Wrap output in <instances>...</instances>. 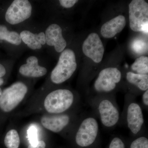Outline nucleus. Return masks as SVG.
I'll return each instance as SVG.
<instances>
[{"label": "nucleus", "instance_id": "nucleus-1", "mask_svg": "<svg viewBox=\"0 0 148 148\" xmlns=\"http://www.w3.org/2000/svg\"><path fill=\"white\" fill-rule=\"evenodd\" d=\"M86 101L103 128L112 130L119 125L121 113L114 95L92 96Z\"/></svg>", "mask_w": 148, "mask_h": 148}, {"label": "nucleus", "instance_id": "nucleus-2", "mask_svg": "<svg viewBox=\"0 0 148 148\" xmlns=\"http://www.w3.org/2000/svg\"><path fill=\"white\" fill-rule=\"evenodd\" d=\"M135 97L130 94L125 97L119 123L126 126L133 137L146 134L143 109Z\"/></svg>", "mask_w": 148, "mask_h": 148}, {"label": "nucleus", "instance_id": "nucleus-3", "mask_svg": "<svg viewBox=\"0 0 148 148\" xmlns=\"http://www.w3.org/2000/svg\"><path fill=\"white\" fill-rule=\"evenodd\" d=\"M73 92L67 89H58L50 92L46 97L44 107L49 113L58 114L65 113L75 103Z\"/></svg>", "mask_w": 148, "mask_h": 148}, {"label": "nucleus", "instance_id": "nucleus-4", "mask_svg": "<svg viewBox=\"0 0 148 148\" xmlns=\"http://www.w3.org/2000/svg\"><path fill=\"white\" fill-rule=\"evenodd\" d=\"M77 68L75 55L72 49H65L61 52L57 65L51 72V79L55 84L63 83L69 79Z\"/></svg>", "mask_w": 148, "mask_h": 148}, {"label": "nucleus", "instance_id": "nucleus-5", "mask_svg": "<svg viewBox=\"0 0 148 148\" xmlns=\"http://www.w3.org/2000/svg\"><path fill=\"white\" fill-rule=\"evenodd\" d=\"M121 72L116 68L109 67L100 72L94 81L93 89L95 95H112L121 82Z\"/></svg>", "mask_w": 148, "mask_h": 148}, {"label": "nucleus", "instance_id": "nucleus-6", "mask_svg": "<svg viewBox=\"0 0 148 148\" xmlns=\"http://www.w3.org/2000/svg\"><path fill=\"white\" fill-rule=\"evenodd\" d=\"M130 27L135 32L148 33V4L144 0H133L129 5Z\"/></svg>", "mask_w": 148, "mask_h": 148}, {"label": "nucleus", "instance_id": "nucleus-7", "mask_svg": "<svg viewBox=\"0 0 148 148\" xmlns=\"http://www.w3.org/2000/svg\"><path fill=\"white\" fill-rule=\"evenodd\" d=\"M28 92V88L23 83L17 82L5 88L0 96V109L9 112L17 107Z\"/></svg>", "mask_w": 148, "mask_h": 148}, {"label": "nucleus", "instance_id": "nucleus-8", "mask_svg": "<svg viewBox=\"0 0 148 148\" xmlns=\"http://www.w3.org/2000/svg\"><path fill=\"white\" fill-rule=\"evenodd\" d=\"M32 10V5L29 1H14L6 12V21L12 25L19 24L31 16Z\"/></svg>", "mask_w": 148, "mask_h": 148}, {"label": "nucleus", "instance_id": "nucleus-9", "mask_svg": "<svg viewBox=\"0 0 148 148\" xmlns=\"http://www.w3.org/2000/svg\"><path fill=\"white\" fill-rule=\"evenodd\" d=\"M82 50L85 55L95 63L102 61L105 51L101 38L95 33L90 34L85 40L83 44Z\"/></svg>", "mask_w": 148, "mask_h": 148}, {"label": "nucleus", "instance_id": "nucleus-10", "mask_svg": "<svg viewBox=\"0 0 148 148\" xmlns=\"http://www.w3.org/2000/svg\"><path fill=\"white\" fill-rule=\"evenodd\" d=\"M71 116L64 113L44 116L41 119V122L44 127L55 133H59L71 124Z\"/></svg>", "mask_w": 148, "mask_h": 148}, {"label": "nucleus", "instance_id": "nucleus-11", "mask_svg": "<svg viewBox=\"0 0 148 148\" xmlns=\"http://www.w3.org/2000/svg\"><path fill=\"white\" fill-rule=\"evenodd\" d=\"M46 43L50 46H54L55 50L58 53L64 50L67 42L63 36L62 29L57 24L49 25L45 33Z\"/></svg>", "mask_w": 148, "mask_h": 148}, {"label": "nucleus", "instance_id": "nucleus-12", "mask_svg": "<svg viewBox=\"0 0 148 148\" xmlns=\"http://www.w3.org/2000/svg\"><path fill=\"white\" fill-rule=\"evenodd\" d=\"M20 74L24 76L30 77H40L45 75L47 70L38 65V58L31 56L27 58V64L22 65L19 69Z\"/></svg>", "mask_w": 148, "mask_h": 148}, {"label": "nucleus", "instance_id": "nucleus-13", "mask_svg": "<svg viewBox=\"0 0 148 148\" xmlns=\"http://www.w3.org/2000/svg\"><path fill=\"white\" fill-rule=\"evenodd\" d=\"M126 25L124 16L119 15L112 18L103 24L101 27V34L106 38H110L122 32Z\"/></svg>", "mask_w": 148, "mask_h": 148}, {"label": "nucleus", "instance_id": "nucleus-14", "mask_svg": "<svg viewBox=\"0 0 148 148\" xmlns=\"http://www.w3.org/2000/svg\"><path fill=\"white\" fill-rule=\"evenodd\" d=\"M21 41L33 50L40 49L42 45L46 44L45 34L41 32L38 34H33L27 30H24L20 33Z\"/></svg>", "mask_w": 148, "mask_h": 148}, {"label": "nucleus", "instance_id": "nucleus-15", "mask_svg": "<svg viewBox=\"0 0 148 148\" xmlns=\"http://www.w3.org/2000/svg\"><path fill=\"white\" fill-rule=\"evenodd\" d=\"M126 80L130 85L133 86L137 90L144 92L148 89V75H141L132 72L126 73Z\"/></svg>", "mask_w": 148, "mask_h": 148}, {"label": "nucleus", "instance_id": "nucleus-16", "mask_svg": "<svg viewBox=\"0 0 148 148\" xmlns=\"http://www.w3.org/2000/svg\"><path fill=\"white\" fill-rule=\"evenodd\" d=\"M0 40H4L14 45L21 43L20 35L14 31H9L4 25H0Z\"/></svg>", "mask_w": 148, "mask_h": 148}, {"label": "nucleus", "instance_id": "nucleus-17", "mask_svg": "<svg viewBox=\"0 0 148 148\" xmlns=\"http://www.w3.org/2000/svg\"><path fill=\"white\" fill-rule=\"evenodd\" d=\"M131 69L135 73L148 75V58L142 56L137 58L131 66Z\"/></svg>", "mask_w": 148, "mask_h": 148}, {"label": "nucleus", "instance_id": "nucleus-18", "mask_svg": "<svg viewBox=\"0 0 148 148\" xmlns=\"http://www.w3.org/2000/svg\"><path fill=\"white\" fill-rule=\"evenodd\" d=\"M20 138L18 132L12 129L7 133L4 139V144L8 148H18L20 145Z\"/></svg>", "mask_w": 148, "mask_h": 148}, {"label": "nucleus", "instance_id": "nucleus-19", "mask_svg": "<svg viewBox=\"0 0 148 148\" xmlns=\"http://www.w3.org/2000/svg\"><path fill=\"white\" fill-rule=\"evenodd\" d=\"M146 134L134 137L132 140L130 148H148V139Z\"/></svg>", "mask_w": 148, "mask_h": 148}, {"label": "nucleus", "instance_id": "nucleus-20", "mask_svg": "<svg viewBox=\"0 0 148 148\" xmlns=\"http://www.w3.org/2000/svg\"><path fill=\"white\" fill-rule=\"evenodd\" d=\"M132 48L137 53H144L147 49V45L145 42L140 40H136L132 43Z\"/></svg>", "mask_w": 148, "mask_h": 148}, {"label": "nucleus", "instance_id": "nucleus-21", "mask_svg": "<svg viewBox=\"0 0 148 148\" xmlns=\"http://www.w3.org/2000/svg\"><path fill=\"white\" fill-rule=\"evenodd\" d=\"M108 148H125L124 141L121 137L114 136L112 138Z\"/></svg>", "mask_w": 148, "mask_h": 148}, {"label": "nucleus", "instance_id": "nucleus-22", "mask_svg": "<svg viewBox=\"0 0 148 148\" xmlns=\"http://www.w3.org/2000/svg\"><path fill=\"white\" fill-rule=\"evenodd\" d=\"M29 138L30 145L33 146H36L37 145L38 141L37 129L35 127H32L29 129Z\"/></svg>", "mask_w": 148, "mask_h": 148}, {"label": "nucleus", "instance_id": "nucleus-23", "mask_svg": "<svg viewBox=\"0 0 148 148\" xmlns=\"http://www.w3.org/2000/svg\"><path fill=\"white\" fill-rule=\"evenodd\" d=\"M60 5L66 8H71L78 2L77 0H60L59 1Z\"/></svg>", "mask_w": 148, "mask_h": 148}, {"label": "nucleus", "instance_id": "nucleus-24", "mask_svg": "<svg viewBox=\"0 0 148 148\" xmlns=\"http://www.w3.org/2000/svg\"><path fill=\"white\" fill-rule=\"evenodd\" d=\"M142 108L148 110V89L143 92L142 97Z\"/></svg>", "mask_w": 148, "mask_h": 148}, {"label": "nucleus", "instance_id": "nucleus-25", "mask_svg": "<svg viewBox=\"0 0 148 148\" xmlns=\"http://www.w3.org/2000/svg\"><path fill=\"white\" fill-rule=\"evenodd\" d=\"M46 144L43 141H38V144L36 146L29 145L28 148H45Z\"/></svg>", "mask_w": 148, "mask_h": 148}, {"label": "nucleus", "instance_id": "nucleus-26", "mask_svg": "<svg viewBox=\"0 0 148 148\" xmlns=\"http://www.w3.org/2000/svg\"><path fill=\"white\" fill-rule=\"evenodd\" d=\"M6 74V70L5 67L0 64V78L3 77Z\"/></svg>", "mask_w": 148, "mask_h": 148}, {"label": "nucleus", "instance_id": "nucleus-27", "mask_svg": "<svg viewBox=\"0 0 148 148\" xmlns=\"http://www.w3.org/2000/svg\"><path fill=\"white\" fill-rule=\"evenodd\" d=\"M4 81L2 79L0 78V86L2 85Z\"/></svg>", "mask_w": 148, "mask_h": 148}, {"label": "nucleus", "instance_id": "nucleus-28", "mask_svg": "<svg viewBox=\"0 0 148 148\" xmlns=\"http://www.w3.org/2000/svg\"><path fill=\"white\" fill-rule=\"evenodd\" d=\"M2 92V90L0 88V96H1V94Z\"/></svg>", "mask_w": 148, "mask_h": 148}]
</instances>
